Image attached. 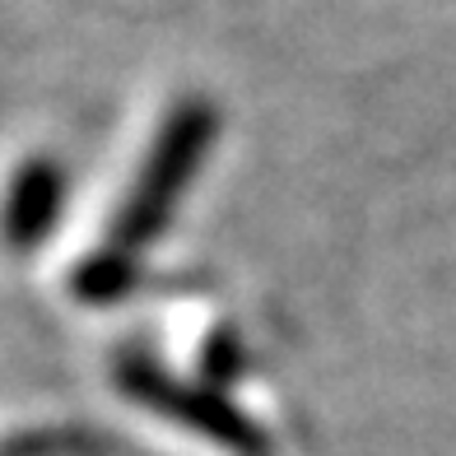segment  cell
<instances>
[{
  "label": "cell",
  "mask_w": 456,
  "mask_h": 456,
  "mask_svg": "<svg viewBox=\"0 0 456 456\" xmlns=\"http://www.w3.org/2000/svg\"><path fill=\"white\" fill-rule=\"evenodd\" d=\"M135 280H140V256H131V252H121V247L108 242L102 252L79 261L70 284L85 303H117L135 289Z\"/></svg>",
  "instance_id": "obj_4"
},
{
  "label": "cell",
  "mask_w": 456,
  "mask_h": 456,
  "mask_svg": "<svg viewBox=\"0 0 456 456\" xmlns=\"http://www.w3.org/2000/svg\"><path fill=\"white\" fill-rule=\"evenodd\" d=\"M205 368H210V378H215V387H219V382H228V378L242 368V349H238L233 340H215L210 354H205Z\"/></svg>",
  "instance_id": "obj_5"
},
{
  "label": "cell",
  "mask_w": 456,
  "mask_h": 456,
  "mask_svg": "<svg viewBox=\"0 0 456 456\" xmlns=\"http://www.w3.org/2000/svg\"><path fill=\"white\" fill-rule=\"evenodd\" d=\"M61 215H66V168L47 154L28 159L10 177L5 205H0V238L10 252H33L52 238Z\"/></svg>",
  "instance_id": "obj_3"
},
{
  "label": "cell",
  "mask_w": 456,
  "mask_h": 456,
  "mask_svg": "<svg viewBox=\"0 0 456 456\" xmlns=\"http://www.w3.org/2000/svg\"><path fill=\"white\" fill-rule=\"evenodd\" d=\"M215 140H219V108L205 98H182L163 117L150 154H144L131 191L112 219V247H121L131 256H144V247L163 238V228L177 215L186 186L196 182L200 163L210 159Z\"/></svg>",
  "instance_id": "obj_1"
},
{
  "label": "cell",
  "mask_w": 456,
  "mask_h": 456,
  "mask_svg": "<svg viewBox=\"0 0 456 456\" xmlns=\"http://www.w3.org/2000/svg\"><path fill=\"white\" fill-rule=\"evenodd\" d=\"M117 382L126 396L159 410L163 419H177L186 428H196L205 438L233 447L238 456H265L271 452V438H265L215 382H182L163 363H154L150 354H121L117 359Z\"/></svg>",
  "instance_id": "obj_2"
}]
</instances>
